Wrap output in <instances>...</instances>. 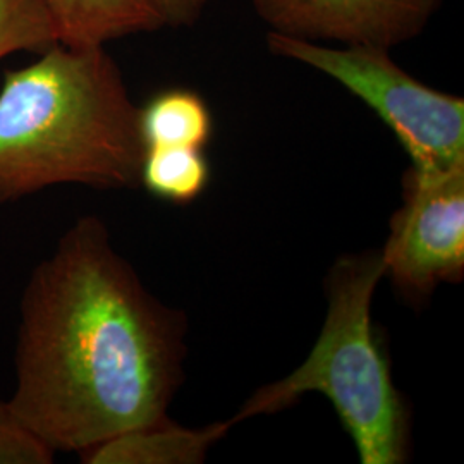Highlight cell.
<instances>
[{"mask_svg": "<svg viewBox=\"0 0 464 464\" xmlns=\"http://www.w3.org/2000/svg\"><path fill=\"white\" fill-rule=\"evenodd\" d=\"M266 42L276 55L314 67L363 100L396 134L416 170L464 167V100L418 82L387 50L339 49L277 34Z\"/></svg>", "mask_w": 464, "mask_h": 464, "instance_id": "obj_4", "label": "cell"}, {"mask_svg": "<svg viewBox=\"0 0 464 464\" xmlns=\"http://www.w3.org/2000/svg\"><path fill=\"white\" fill-rule=\"evenodd\" d=\"M270 34L387 50L423 34L444 0H249Z\"/></svg>", "mask_w": 464, "mask_h": 464, "instance_id": "obj_6", "label": "cell"}, {"mask_svg": "<svg viewBox=\"0 0 464 464\" xmlns=\"http://www.w3.org/2000/svg\"><path fill=\"white\" fill-rule=\"evenodd\" d=\"M404 201L391 220L382 253L383 276L408 296H427L464 276V167L402 179Z\"/></svg>", "mask_w": 464, "mask_h": 464, "instance_id": "obj_5", "label": "cell"}, {"mask_svg": "<svg viewBox=\"0 0 464 464\" xmlns=\"http://www.w3.org/2000/svg\"><path fill=\"white\" fill-rule=\"evenodd\" d=\"M184 332L183 314L150 295L105 224L83 217L26 281L9 402L55 452L82 454L166 418Z\"/></svg>", "mask_w": 464, "mask_h": 464, "instance_id": "obj_1", "label": "cell"}, {"mask_svg": "<svg viewBox=\"0 0 464 464\" xmlns=\"http://www.w3.org/2000/svg\"><path fill=\"white\" fill-rule=\"evenodd\" d=\"M164 26H193L203 14L208 0H153Z\"/></svg>", "mask_w": 464, "mask_h": 464, "instance_id": "obj_13", "label": "cell"}, {"mask_svg": "<svg viewBox=\"0 0 464 464\" xmlns=\"http://www.w3.org/2000/svg\"><path fill=\"white\" fill-rule=\"evenodd\" d=\"M59 44L45 0H0V61L16 52L42 53Z\"/></svg>", "mask_w": 464, "mask_h": 464, "instance_id": "obj_11", "label": "cell"}, {"mask_svg": "<svg viewBox=\"0 0 464 464\" xmlns=\"http://www.w3.org/2000/svg\"><path fill=\"white\" fill-rule=\"evenodd\" d=\"M55 450L47 446L13 410L0 399V464H50Z\"/></svg>", "mask_w": 464, "mask_h": 464, "instance_id": "obj_12", "label": "cell"}, {"mask_svg": "<svg viewBox=\"0 0 464 464\" xmlns=\"http://www.w3.org/2000/svg\"><path fill=\"white\" fill-rule=\"evenodd\" d=\"M59 44L105 45L128 34L164 26L153 0H45Z\"/></svg>", "mask_w": 464, "mask_h": 464, "instance_id": "obj_8", "label": "cell"}, {"mask_svg": "<svg viewBox=\"0 0 464 464\" xmlns=\"http://www.w3.org/2000/svg\"><path fill=\"white\" fill-rule=\"evenodd\" d=\"M210 183V164L201 149H145L140 184L157 198L184 205L198 198Z\"/></svg>", "mask_w": 464, "mask_h": 464, "instance_id": "obj_10", "label": "cell"}, {"mask_svg": "<svg viewBox=\"0 0 464 464\" xmlns=\"http://www.w3.org/2000/svg\"><path fill=\"white\" fill-rule=\"evenodd\" d=\"M234 421L214 423L205 429H184L166 418L117 433L99 446L82 452L88 464H197L208 449L231 430Z\"/></svg>", "mask_w": 464, "mask_h": 464, "instance_id": "obj_7", "label": "cell"}, {"mask_svg": "<svg viewBox=\"0 0 464 464\" xmlns=\"http://www.w3.org/2000/svg\"><path fill=\"white\" fill-rule=\"evenodd\" d=\"M382 277L381 251L339 258L327 277L329 312L312 353L291 375L256 391L232 421L277 413L318 392L331 401L362 464L402 463L408 413L372 322Z\"/></svg>", "mask_w": 464, "mask_h": 464, "instance_id": "obj_3", "label": "cell"}, {"mask_svg": "<svg viewBox=\"0 0 464 464\" xmlns=\"http://www.w3.org/2000/svg\"><path fill=\"white\" fill-rule=\"evenodd\" d=\"M140 107L103 45L55 44L0 88V205L61 184H140Z\"/></svg>", "mask_w": 464, "mask_h": 464, "instance_id": "obj_2", "label": "cell"}, {"mask_svg": "<svg viewBox=\"0 0 464 464\" xmlns=\"http://www.w3.org/2000/svg\"><path fill=\"white\" fill-rule=\"evenodd\" d=\"M140 130L145 149H203L212 138V114L198 93L184 88L166 90L140 109Z\"/></svg>", "mask_w": 464, "mask_h": 464, "instance_id": "obj_9", "label": "cell"}]
</instances>
